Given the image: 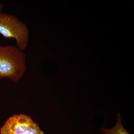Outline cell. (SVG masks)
Returning <instances> with one entry per match:
<instances>
[{"mask_svg": "<svg viewBox=\"0 0 134 134\" xmlns=\"http://www.w3.org/2000/svg\"><path fill=\"white\" fill-rule=\"evenodd\" d=\"M27 70L26 54L14 46H0V78L19 81Z\"/></svg>", "mask_w": 134, "mask_h": 134, "instance_id": "6da1fadb", "label": "cell"}, {"mask_svg": "<svg viewBox=\"0 0 134 134\" xmlns=\"http://www.w3.org/2000/svg\"><path fill=\"white\" fill-rule=\"evenodd\" d=\"M0 34L6 38L14 39L18 47L23 51L29 45L30 31L27 25L12 14L0 13Z\"/></svg>", "mask_w": 134, "mask_h": 134, "instance_id": "7a4b0ae2", "label": "cell"}, {"mask_svg": "<svg viewBox=\"0 0 134 134\" xmlns=\"http://www.w3.org/2000/svg\"><path fill=\"white\" fill-rule=\"evenodd\" d=\"M1 134H44L30 116L15 114L9 117L0 129Z\"/></svg>", "mask_w": 134, "mask_h": 134, "instance_id": "3957f363", "label": "cell"}, {"mask_svg": "<svg viewBox=\"0 0 134 134\" xmlns=\"http://www.w3.org/2000/svg\"><path fill=\"white\" fill-rule=\"evenodd\" d=\"M100 130L103 134H130L123 126L121 114L119 113L117 114V122L114 126L111 129L102 127Z\"/></svg>", "mask_w": 134, "mask_h": 134, "instance_id": "277c9868", "label": "cell"}, {"mask_svg": "<svg viewBox=\"0 0 134 134\" xmlns=\"http://www.w3.org/2000/svg\"><path fill=\"white\" fill-rule=\"evenodd\" d=\"M4 8V5L2 3H0V13H1Z\"/></svg>", "mask_w": 134, "mask_h": 134, "instance_id": "5b68a950", "label": "cell"}]
</instances>
